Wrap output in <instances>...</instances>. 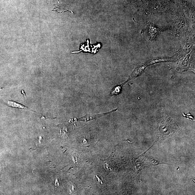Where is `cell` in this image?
Here are the masks:
<instances>
[{
	"instance_id": "1",
	"label": "cell",
	"mask_w": 195,
	"mask_h": 195,
	"mask_svg": "<svg viewBox=\"0 0 195 195\" xmlns=\"http://www.w3.org/2000/svg\"><path fill=\"white\" fill-rule=\"evenodd\" d=\"M117 110V109H114L113 111H111L110 112H106V113H102L99 114H87L85 115L84 116L82 117L79 118H75L74 121H83V122H87L88 121L95 120L98 118L101 117L103 116H105L108 114L112 113V112L115 111Z\"/></svg>"
},
{
	"instance_id": "3",
	"label": "cell",
	"mask_w": 195,
	"mask_h": 195,
	"mask_svg": "<svg viewBox=\"0 0 195 195\" xmlns=\"http://www.w3.org/2000/svg\"><path fill=\"white\" fill-rule=\"evenodd\" d=\"M2 89V88H1V87H0V89Z\"/></svg>"
},
{
	"instance_id": "2",
	"label": "cell",
	"mask_w": 195,
	"mask_h": 195,
	"mask_svg": "<svg viewBox=\"0 0 195 195\" xmlns=\"http://www.w3.org/2000/svg\"><path fill=\"white\" fill-rule=\"evenodd\" d=\"M5 104L8 106L14 108H16V109H26L27 110L32 111L34 112L33 111L31 110L28 109L26 106H24V105L21 104L19 103H17L16 102L12 101H5Z\"/></svg>"
}]
</instances>
